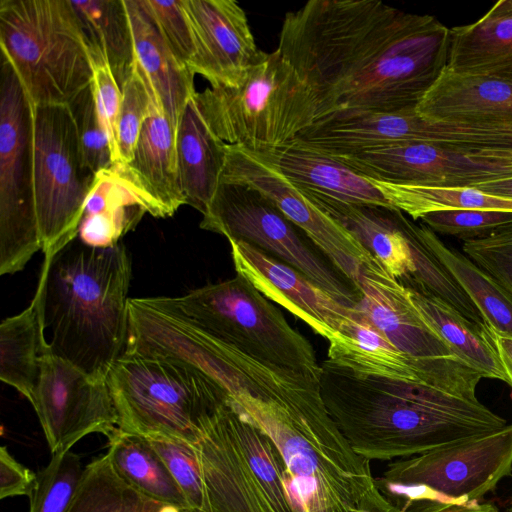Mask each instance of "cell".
<instances>
[{"instance_id":"34","label":"cell","mask_w":512,"mask_h":512,"mask_svg":"<svg viewBox=\"0 0 512 512\" xmlns=\"http://www.w3.org/2000/svg\"><path fill=\"white\" fill-rule=\"evenodd\" d=\"M419 234L428 249L448 270L495 332L512 337V296L466 255L445 245L429 227Z\"/></svg>"},{"instance_id":"16","label":"cell","mask_w":512,"mask_h":512,"mask_svg":"<svg viewBox=\"0 0 512 512\" xmlns=\"http://www.w3.org/2000/svg\"><path fill=\"white\" fill-rule=\"evenodd\" d=\"M191 366L210 377L230 395L248 393L288 410L325 406L320 383L267 365L217 339L201 327L190 333L183 351Z\"/></svg>"},{"instance_id":"4","label":"cell","mask_w":512,"mask_h":512,"mask_svg":"<svg viewBox=\"0 0 512 512\" xmlns=\"http://www.w3.org/2000/svg\"><path fill=\"white\" fill-rule=\"evenodd\" d=\"M0 46L34 106L68 105L92 83L91 50L70 0H1Z\"/></svg>"},{"instance_id":"39","label":"cell","mask_w":512,"mask_h":512,"mask_svg":"<svg viewBox=\"0 0 512 512\" xmlns=\"http://www.w3.org/2000/svg\"><path fill=\"white\" fill-rule=\"evenodd\" d=\"M121 94L117 121V161L114 165H124L132 160L142 126L151 110V90L136 63L121 87Z\"/></svg>"},{"instance_id":"41","label":"cell","mask_w":512,"mask_h":512,"mask_svg":"<svg viewBox=\"0 0 512 512\" xmlns=\"http://www.w3.org/2000/svg\"><path fill=\"white\" fill-rule=\"evenodd\" d=\"M88 168L96 175L114 165L110 143L96 110L91 84L68 104Z\"/></svg>"},{"instance_id":"5","label":"cell","mask_w":512,"mask_h":512,"mask_svg":"<svg viewBox=\"0 0 512 512\" xmlns=\"http://www.w3.org/2000/svg\"><path fill=\"white\" fill-rule=\"evenodd\" d=\"M107 383L119 430L192 445L197 444L205 419L230 397L183 361L127 349L113 364Z\"/></svg>"},{"instance_id":"30","label":"cell","mask_w":512,"mask_h":512,"mask_svg":"<svg viewBox=\"0 0 512 512\" xmlns=\"http://www.w3.org/2000/svg\"><path fill=\"white\" fill-rule=\"evenodd\" d=\"M144 213L140 200L113 167L102 170L87 196L78 238L95 248L114 246Z\"/></svg>"},{"instance_id":"49","label":"cell","mask_w":512,"mask_h":512,"mask_svg":"<svg viewBox=\"0 0 512 512\" xmlns=\"http://www.w3.org/2000/svg\"><path fill=\"white\" fill-rule=\"evenodd\" d=\"M475 188L493 195L512 198V177L488 182Z\"/></svg>"},{"instance_id":"27","label":"cell","mask_w":512,"mask_h":512,"mask_svg":"<svg viewBox=\"0 0 512 512\" xmlns=\"http://www.w3.org/2000/svg\"><path fill=\"white\" fill-rule=\"evenodd\" d=\"M176 154L185 204L204 214L221 178L226 144L210 129L194 96L176 130Z\"/></svg>"},{"instance_id":"9","label":"cell","mask_w":512,"mask_h":512,"mask_svg":"<svg viewBox=\"0 0 512 512\" xmlns=\"http://www.w3.org/2000/svg\"><path fill=\"white\" fill-rule=\"evenodd\" d=\"M33 191L44 261L78 237L95 174L68 105L32 104Z\"/></svg>"},{"instance_id":"13","label":"cell","mask_w":512,"mask_h":512,"mask_svg":"<svg viewBox=\"0 0 512 512\" xmlns=\"http://www.w3.org/2000/svg\"><path fill=\"white\" fill-rule=\"evenodd\" d=\"M333 157L366 178L396 184L477 187L512 177L510 149L411 142Z\"/></svg>"},{"instance_id":"23","label":"cell","mask_w":512,"mask_h":512,"mask_svg":"<svg viewBox=\"0 0 512 512\" xmlns=\"http://www.w3.org/2000/svg\"><path fill=\"white\" fill-rule=\"evenodd\" d=\"M323 212L347 229L396 280L415 271L408 240L400 223L401 210L392 206L349 203L302 189Z\"/></svg>"},{"instance_id":"19","label":"cell","mask_w":512,"mask_h":512,"mask_svg":"<svg viewBox=\"0 0 512 512\" xmlns=\"http://www.w3.org/2000/svg\"><path fill=\"white\" fill-rule=\"evenodd\" d=\"M183 1L197 50L193 74L211 87L237 86L260 52L245 11L234 0Z\"/></svg>"},{"instance_id":"31","label":"cell","mask_w":512,"mask_h":512,"mask_svg":"<svg viewBox=\"0 0 512 512\" xmlns=\"http://www.w3.org/2000/svg\"><path fill=\"white\" fill-rule=\"evenodd\" d=\"M47 344L40 294L30 305L0 324V379L32 404L40 375V360Z\"/></svg>"},{"instance_id":"17","label":"cell","mask_w":512,"mask_h":512,"mask_svg":"<svg viewBox=\"0 0 512 512\" xmlns=\"http://www.w3.org/2000/svg\"><path fill=\"white\" fill-rule=\"evenodd\" d=\"M194 446L210 512H274L238 439L231 397L205 419Z\"/></svg>"},{"instance_id":"47","label":"cell","mask_w":512,"mask_h":512,"mask_svg":"<svg viewBox=\"0 0 512 512\" xmlns=\"http://www.w3.org/2000/svg\"><path fill=\"white\" fill-rule=\"evenodd\" d=\"M404 507L406 512H499L492 504H417Z\"/></svg>"},{"instance_id":"33","label":"cell","mask_w":512,"mask_h":512,"mask_svg":"<svg viewBox=\"0 0 512 512\" xmlns=\"http://www.w3.org/2000/svg\"><path fill=\"white\" fill-rule=\"evenodd\" d=\"M106 453L115 472L133 489L160 504L187 512L177 483L146 437L117 429L108 438Z\"/></svg>"},{"instance_id":"37","label":"cell","mask_w":512,"mask_h":512,"mask_svg":"<svg viewBox=\"0 0 512 512\" xmlns=\"http://www.w3.org/2000/svg\"><path fill=\"white\" fill-rule=\"evenodd\" d=\"M400 223L412 252L415 271L399 282L407 288L441 299L474 323L483 324L480 312L465 291L421 239L420 224L409 219L403 211Z\"/></svg>"},{"instance_id":"43","label":"cell","mask_w":512,"mask_h":512,"mask_svg":"<svg viewBox=\"0 0 512 512\" xmlns=\"http://www.w3.org/2000/svg\"><path fill=\"white\" fill-rule=\"evenodd\" d=\"M420 220L435 233L468 241L486 237L512 222V212L444 209L428 212Z\"/></svg>"},{"instance_id":"46","label":"cell","mask_w":512,"mask_h":512,"mask_svg":"<svg viewBox=\"0 0 512 512\" xmlns=\"http://www.w3.org/2000/svg\"><path fill=\"white\" fill-rule=\"evenodd\" d=\"M37 484V474L19 463L5 446L0 448V498L29 496Z\"/></svg>"},{"instance_id":"14","label":"cell","mask_w":512,"mask_h":512,"mask_svg":"<svg viewBox=\"0 0 512 512\" xmlns=\"http://www.w3.org/2000/svg\"><path fill=\"white\" fill-rule=\"evenodd\" d=\"M221 178L247 184L268 197L360 291L364 270L376 257L273 164L248 149L226 144Z\"/></svg>"},{"instance_id":"44","label":"cell","mask_w":512,"mask_h":512,"mask_svg":"<svg viewBox=\"0 0 512 512\" xmlns=\"http://www.w3.org/2000/svg\"><path fill=\"white\" fill-rule=\"evenodd\" d=\"M462 250L512 296V222L486 237L464 241Z\"/></svg>"},{"instance_id":"6","label":"cell","mask_w":512,"mask_h":512,"mask_svg":"<svg viewBox=\"0 0 512 512\" xmlns=\"http://www.w3.org/2000/svg\"><path fill=\"white\" fill-rule=\"evenodd\" d=\"M195 100L225 144L262 152L298 138L316 120L314 97L278 49L260 50L234 87H210Z\"/></svg>"},{"instance_id":"8","label":"cell","mask_w":512,"mask_h":512,"mask_svg":"<svg viewBox=\"0 0 512 512\" xmlns=\"http://www.w3.org/2000/svg\"><path fill=\"white\" fill-rule=\"evenodd\" d=\"M512 471V424L416 456L396 460L377 480L402 506L475 503Z\"/></svg>"},{"instance_id":"35","label":"cell","mask_w":512,"mask_h":512,"mask_svg":"<svg viewBox=\"0 0 512 512\" xmlns=\"http://www.w3.org/2000/svg\"><path fill=\"white\" fill-rule=\"evenodd\" d=\"M369 179L388 202L413 220L444 209H474L512 212V198L493 195L475 187L443 188L396 184Z\"/></svg>"},{"instance_id":"18","label":"cell","mask_w":512,"mask_h":512,"mask_svg":"<svg viewBox=\"0 0 512 512\" xmlns=\"http://www.w3.org/2000/svg\"><path fill=\"white\" fill-rule=\"evenodd\" d=\"M228 241L237 274L316 334L331 339L353 313L288 264L246 242Z\"/></svg>"},{"instance_id":"40","label":"cell","mask_w":512,"mask_h":512,"mask_svg":"<svg viewBox=\"0 0 512 512\" xmlns=\"http://www.w3.org/2000/svg\"><path fill=\"white\" fill-rule=\"evenodd\" d=\"M147 439L177 483L186 501L187 512H210L195 446L178 440Z\"/></svg>"},{"instance_id":"26","label":"cell","mask_w":512,"mask_h":512,"mask_svg":"<svg viewBox=\"0 0 512 512\" xmlns=\"http://www.w3.org/2000/svg\"><path fill=\"white\" fill-rule=\"evenodd\" d=\"M447 68L512 82V0H500L475 22L450 29Z\"/></svg>"},{"instance_id":"7","label":"cell","mask_w":512,"mask_h":512,"mask_svg":"<svg viewBox=\"0 0 512 512\" xmlns=\"http://www.w3.org/2000/svg\"><path fill=\"white\" fill-rule=\"evenodd\" d=\"M167 299L226 344L267 365L320 383L321 365L311 343L242 276Z\"/></svg>"},{"instance_id":"11","label":"cell","mask_w":512,"mask_h":512,"mask_svg":"<svg viewBox=\"0 0 512 512\" xmlns=\"http://www.w3.org/2000/svg\"><path fill=\"white\" fill-rule=\"evenodd\" d=\"M32 103L2 58L0 83V274L42 250L33 191Z\"/></svg>"},{"instance_id":"28","label":"cell","mask_w":512,"mask_h":512,"mask_svg":"<svg viewBox=\"0 0 512 512\" xmlns=\"http://www.w3.org/2000/svg\"><path fill=\"white\" fill-rule=\"evenodd\" d=\"M328 342L327 360L358 376L422 383L412 362L356 307Z\"/></svg>"},{"instance_id":"25","label":"cell","mask_w":512,"mask_h":512,"mask_svg":"<svg viewBox=\"0 0 512 512\" xmlns=\"http://www.w3.org/2000/svg\"><path fill=\"white\" fill-rule=\"evenodd\" d=\"M255 153L273 164L299 188L349 203L392 206L369 179L336 158L304 145L298 139Z\"/></svg>"},{"instance_id":"20","label":"cell","mask_w":512,"mask_h":512,"mask_svg":"<svg viewBox=\"0 0 512 512\" xmlns=\"http://www.w3.org/2000/svg\"><path fill=\"white\" fill-rule=\"evenodd\" d=\"M445 122L406 112H338L317 119L298 136L304 145L339 156L399 143L444 144Z\"/></svg>"},{"instance_id":"38","label":"cell","mask_w":512,"mask_h":512,"mask_svg":"<svg viewBox=\"0 0 512 512\" xmlns=\"http://www.w3.org/2000/svg\"><path fill=\"white\" fill-rule=\"evenodd\" d=\"M85 467L72 450L51 454L37 475L29 512H68L81 484Z\"/></svg>"},{"instance_id":"2","label":"cell","mask_w":512,"mask_h":512,"mask_svg":"<svg viewBox=\"0 0 512 512\" xmlns=\"http://www.w3.org/2000/svg\"><path fill=\"white\" fill-rule=\"evenodd\" d=\"M325 407L353 450L368 460L409 458L504 428L480 401L411 381L358 376L321 364Z\"/></svg>"},{"instance_id":"29","label":"cell","mask_w":512,"mask_h":512,"mask_svg":"<svg viewBox=\"0 0 512 512\" xmlns=\"http://www.w3.org/2000/svg\"><path fill=\"white\" fill-rule=\"evenodd\" d=\"M407 289L420 314L458 358L483 378L509 383L491 331L485 323H474L441 299Z\"/></svg>"},{"instance_id":"1","label":"cell","mask_w":512,"mask_h":512,"mask_svg":"<svg viewBox=\"0 0 512 512\" xmlns=\"http://www.w3.org/2000/svg\"><path fill=\"white\" fill-rule=\"evenodd\" d=\"M449 48L450 29L435 17L379 0H310L286 13L277 47L311 91L316 120L416 110Z\"/></svg>"},{"instance_id":"48","label":"cell","mask_w":512,"mask_h":512,"mask_svg":"<svg viewBox=\"0 0 512 512\" xmlns=\"http://www.w3.org/2000/svg\"><path fill=\"white\" fill-rule=\"evenodd\" d=\"M489 327V326H488ZM499 358L512 387V337L499 334L489 327Z\"/></svg>"},{"instance_id":"32","label":"cell","mask_w":512,"mask_h":512,"mask_svg":"<svg viewBox=\"0 0 512 512\" xmlns=\"http://www.w3.org/2000/svg\"><path fill=\"white\" fill-rule=\"evenodd\" d=\"M93 62H106L120 89L135 64L133 38L124 0H70Z\"/></svg>"},{"instance_id":"22","label":"cell","mask_w":512,"mask_h":512,"mask_svg":"<svg viewBox=\"0 0 512 512\" xmlns=\"http://www.w3.org/2000/svg\"><path fill=\"white\" fill-rule=\"evenodd\" d=\"M416 111L435 120L512 125V82L446 68Z\"/></svg>"},{"instance_id":"10","label":"cell","mask_w":512,"mask_h":512,"mask_svg":"<svg viewBox=\"0 0 512 512\" xmlns=\"http://www.w3.org/2000/svg\"><path fill=\"white\" fill-rule=\"evenodd\" d=\"M200 228L240 240L293 267L342 305L355 308L361 292L331 262L324 260L304 233L264 194L220 178Z\"/></svg>"},{"instance_id":"42","label":"cell","mask_w":512,"mask_h":512,"mask_svg":"<svg viewBox=\"0 0 512 512\" xmlns=\"http://www.w3.org/2000/svg\"><path fill=\"white\" fill-rule=\"evenodd\" d=\"M161 36L176 59L193 74L197 50L183 0H143Z\"/></svg>"},{"instance_id":"50","label":"cell","mask_w":512,"mask_h":512,"mask_svg":"<svg viewBox=\"0 0 512 512\" xmlns=\"http://www.w3.org/2000/svg\"><path fill=\"white\" fill-rule=\"evenodd\" d=\"M158 512H181L176 507L170 506V505H163L161 509Z\"/></svg>"},{"instance_id":"52","label":"cell","mask_w":512,"mask_h":512,"mask_svg":"<svg viewBox=\"0 0 512 512\" xmlns=\"http://www.w3.org/2000/svg\"><path fill=\"white\" fill-rule=\"evenodd\" d=\"M510 512H512V502H511V509H510Z\"/></svg>"},{"instance_id":"24","label":"cell","mask_w":512,"mask_h":512,"mask_svg":"<svg viewBox=\"0 0 512 512\" xmlns=\"http://www.w3.org/2000/svg\"><path fill=\"white\" fill-rule=\"evenodd\" d=\"M133 38L135 63L175 131L188 100L196 93L194 74L174 56L143 0H124Z\"/></svg>"},{"instance_id":"3","label":"cell","mask_w":512,"mask_h":512,"mask_svg":"<svg viewBox=\"0 0 512 512\" xmlns=\"http://www.w3.org/2000/svg\"><path fill=\"white\" fill-rule=\"evenodd\" d=\"M131 261L125 246L84 244L78 237L44 261L36 291L50 351L107 380L129 329Z\"/></svg>"},{"instance_id":"21","label":"cell","mask_w":512,"mask_h":512,"mask_svg":"<svg viewBox=\"0 0 512 512\" xmlns=\"http://www.w3.org/2000/svg\"><path fill=\"white\" fill-rule=\"evenodd\" d=\"M150 90L151 110L142 126L132 160L124 165H114L113 169L131 187L146 212L164 218L172 216L185 204V199L178 173L176 131Z\"/></svg>"},{"instance_id":"51","label":"cell","mask_w":512,"mask_h":512,"mask_svg":"<svg viewBox=\"0 0 512 512\" xmlns=\"http://www.w3.org/2000/svg\"><path fill=\"white\" fill-rule=\"evenodd\" d=\"M401 512H406V510H405V508H404V507H402V511H401Z\"/></svg>"},{"instance_id":"45","label":"cell","mask_w":512,"mask_h":512,"mask_svg":"<svg viewBox=\"0 0 512 512\" xmlns=\"http://www.w3.org/2000/svg\"><path fill=\"white\" fill-rule=\"evenodd\" d=\"M91 88L98 117L107 134L115 164L117 161V121L122 94L106 62L94 63Z\"/></svg>"},{"instance_id":"15","label":"cell","mask_w":512,"mask_h":512,"mask_svg":"<svg viewBox=\"0 0 512 512\" xmlns=\"http://www.w3.org/2000/svg\"><path fill=\"white\" fill-rule=\"evenodd\" d=\"M51 454L63 453L82 438L118 429V415L107 383L54 355L48 342L32 403Z\"/></svg>"},{"instance_id":"36","label":"cell","mask_w":512,"mask_h":512,"mask_svg":"<svg viewBox=\"0 0 512 512\" xmlns=\"http://www.w3.org/2000/svg\"><path fill=\"white\" fill-rule=\"evenodd\" d=\"M162 506L119 477L106 453L85 466L68 512H158Z\"/></svg>"},{"instance_id":"12","label":"cell","mask_w":512,"mask_h":512,"mask_svg":"<svg viewBox=\"0 0 512 512\" xmlns=\"http://www.w3.org/2000/svg\"><path fill=\"white\" fill-rule=\"evenodd\" d=\"M360 292L357 310L412 362L423 384L477 400L482 375L456 356L377 258L365 268Z\"/></svg>"}]
</instances>
